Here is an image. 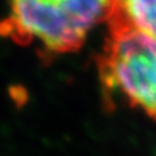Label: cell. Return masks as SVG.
Segmentation results:
<instances>
[{
	"label": "cell",
	"instance_id": "1",
	"mask_svg": "<svg viewBox=\"0 0 156 156\" xmlns=\"http://www.w3.org/2000/svg\"><path fill=\"white\" fill-rule=\"evenodd\" d=\"M117 0H9L0 37L34 47L43 57L77 51L89 34L111 20Z\"/></svg>",
	"mask_w": 156,
	"mask_h": 156
},
{
	"label": "cell",
	"instance_id": "2",
	"mask_svg": "<svg viewBox=\"0 0 156 156\" xmlns=\"http://www.w3.org/2000/svg\"><path fill=\"white\" fill-rule=\"evenodd\" d=\"M104 94L156 120V39L108 31L96 58Z\"/></svg>",
	"mask_w": 156,
	"mask_h": 156
},
{
	"label": "cell",
	"instance_id": "3",
	"mask_svg": "<svg viewBox=\"0 0 156 156\" xmlns=\"http://www.w3.org/2000/svg\"><path fill=\"white\" fill-rule=\"evenodd\" d=\"M108 31L138 33L156 39V0H117Z\"/></svg>",
	"mask_w": 156,
	"mask_h": 156
}]
</instances>
